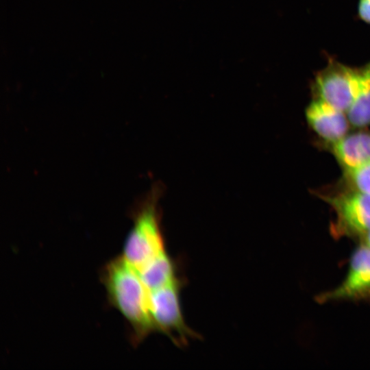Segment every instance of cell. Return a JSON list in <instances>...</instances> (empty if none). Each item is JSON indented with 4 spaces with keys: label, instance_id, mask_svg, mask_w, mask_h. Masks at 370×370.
Wrapping results in <instances>:
<instances>
[{
    "label": "cell",
    "instance_id": "obj_1",
    "mask_svg": "<svg viewBox=\"0 0 370 370\" xmlns=\"http://www.w3.org/2000/svg\"><path fill=\"white\" fill-rule=\"evenodd\" d=\"M109 301L125 318L140 343L156 331L149 309V291L138 271L123 256L110 261L102 274Z\"/></svg>",
    "mask_w": 370,
    "mask_h": 370
},
{
    "label": "cell",
    "instance_id": "obj_2",
    "mask_svg": "<svg viewBox=\"0 0 370 370\" xmlns=\"http://www.w3.org/2000/svg\"><path fill=\"white\" fill-rule=\"evenodd\" d=\"M159 188H153L137 208L123 256L138 271L166 251L158 210Z\"/></svg>",
    "mask_w": 370,
    "mask_h": 370
},
{
    "label": "cell",
    "instance_id": "obj_3",
    "mask_svg": "<svg viewBox=\"0 0 370 370\" xmlns=\"http://www.w3.org/2000/svg\"><path fill=\"white\" fill-rule=\"evenodd\" d=\"M183 282H173L149 291V309L156 330L170 338L176 346H186L190 339L199 338L186 323L182 313L180 291Z\"/></svg>",
    "mask_w": 370,
    "mask_h": 370
},
{
    "label": "cell",
    "instance_id": "obj_4",
    "mask_svg": "<svg viewBox=\"0 0 370 370\" xmlns=\"http://www.w3.org/2000/svg\"><path fill=\"white\" fill-rule=\"evenodd\" d=\"M360 68H354L330 58L312 82L317 99L332 106L347 111L354 99L358 85Z\"/></svg>",
    "mask_w": 370,
    "mask_h": 370
},
{
    "label": "cell",
    "instance_id": "obj_5",
    "mask_svg": "<svg viewBox=\"0 0 370 370\" xmlns=\"http://www.w3.org/2000/svg\"><path fill=\"white\" fill-rule=\"evenodd\" d=\"M370 298V248L363 244L352 254L345 280L336 288L320 295L318 301Z\"/></svg>",
    "mask_w": 370,
    "mask_h": 370
},
{
    "label": "cell",
    "instance_id": "obj_6",
    "mask_svg": "<svg viewBox=\"0 0 370 370\" xmlns=\"http://www.w3.org/2000/svg\"><path fill=\"white\" fill-rule=\"evenodd\" d=\"M328 200L336 211V229L339 232L363 236L370 231V195L350 192Z\"/></svg>",
    "mask_w": 370,
    "mask_h": 370
},
{
    "label": "cell",
    "instance_id": "obj_7",
    "mask_svg": "<svg viewBox=\"0 0 370 370\" xmlns=\"http://www.w3.org/2000/svg\"><path fill=\"white\" fill-rule=\"evenodd\" d=\"M306 118L313 130L332 144L344 137L348 130L343 111L319 99L315 98L308 106Z\"/></svg>",
    "mask_w": 370,
    "mask_h": 370
},
{
    "label": "cell",
    "instance_id": "obj_8",
    "mask_svg": "<svg viewBox=\"0 0 370 370\" xmlns=\"http://www.w3.org/2000/svg\"><path fill=\"white\" fill-rule=\"evenodd\" d=\"M332 145L336 158L346 171L370 161V134L367 132L345 136Z\"/></svg>",
    "mask_w": 370,
    "mask_h": 370
},
{
    "label": "cell",
    "instance_id": "obj_9",
    "mask_svg": "<svg viewBox=\"0 0 370 370\" xmlns=\"http://www.w3.org/2000/svg\"><path fill=\"white\" fill-rule=\"evenodd\" d=\"M138 272L149 291L164 286L179 278L175 262L166 251L151 260Z\"/></svg>",
    "mask_w": 370,
    "mask_h": 370
},
{
    "label": "cell",
    "instance_id": "obj_10",
    "mask_svg": "<svg viewBox=\"0 0 370 370\" xmlns=\"http://www.w3.org/2000/svg\"><path fill=\"white\" fill-rule=\"evenodd\" d=\"M347 112L348 120L354 126L370 125V62L360 68L357 91Z\"/></svg>",
    "mask_w": 370,
    "mask_h": 370
},
{
    "label": "cell",
    "instance_id": "obj_11",
    "mask_svg": "<svg viewBox=\"0 0 370 370\" xmlns=\"http://www.w3.org/2000/svg\"><path fill=\"white\" fill-rule=\"evenodd\" d=\"M346 172L358 191L370 195V161Z\"/></svg>",
    "mask_w": 370,
    "mask_h": 370
},
{
    "label": "cell",
    "instance_id": "obj_12",
    "mask_svg": "<svg viewBox=\"0 0 370 370\" xmlns=\"http://www.w3.org/2000/svg\"><path fill=\"white\" fill-rule=\"evenodd\" d=\"M358 18L370 25V0H358L357 5Z\"/></svg>",
    "mask_w": 370,
    "mask_h": 370
},
{
    "label": "cell",
    "instance_id": "obj_13",
    "mask_svg": "<svg viewBox=\"0 0 370 370\" xmlns=\"http://www.w3.org/2000/svg\"><path fill=\"white\" fill-rule=\"evenodd\" d=\"M365 245L370 248V231L363 235Z\"/></svg>",
    "mask_w": 370,
    "mask_h": 370
}]
</instances>
